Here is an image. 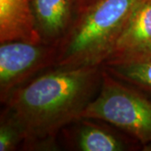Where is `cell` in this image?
<instances>
[{"mask_svg":"<svg viewBox=\"0 0 151 151\" xmlns=\"http://www.w3.org/2000/svg\"><path fill=\"white\" fill-rule=\"evenodd\" d=\"M97 0H76L80 11H83L86 9V8H88L90 5H92V4H94Z\"/></svg>","mask_w":151,"mask_h":151,"instance_id":"obj_11","label":"cell"},{"mask_svg":"<svg viewBox=\"0 0 151 151\" xmlns=\"http://www.w3.org/2000/svg\"><path fill=\"white\" fill-rule=\"evenodd\" d=\"M58 46L44 42L11 40L0 45V100L50 67H55Z\"/></svg>","mask_w":151,"mask_h":151,"instance_id":"obj_4","label":"cell"},{"mask_svg":"<svg viewBox=\"0 0 151 151\" xmlns=\"http://www.w3.org/2000/svg\"><path fill=\"white\" fill-rule=\"evenodd\" d=\"M42 42L35 28L31 0H0V43Z\"/></svg>","mask_w":151,"mask_h":151,"instance_id":"obj_8","label":"cell"},{"mask_svg":"<svg viewBox=\"0 0 151 151\" xmlns=\"http://www.w3.org/2000/svg\"><path fill=\"white\" fill-rule=\"evenodd\" d=\"M151 58V0H141L103 65H125Z\"/></svg>","mask_w":151,"mask_h":151,"instance_id":"obj_6","label":"cell"},{"mask_svg":"<svg viewBox=\"0 0 151 151\" xmlns=\"http://www.w3.org/2000/svg\"><path fill=\"white\" fill-rule=\"evenodd\" d=\"M24 140L25 133L20 123L4 109L0 118V151L15 150Z\"/></svg>","mask_w":151,"mask_h":151,"instance_id":"obj_10","label":"cell"},{"mask_svg":"<svg viewBox=\"0 0 151 151\" xmlns=\"http://www.w3.org/2000/svg\"><path fill=\"white\" fill-rule=\"evenodd\" d=\"M31 9L40 40L57 46L81 13L76 0H31Z\"/></svg>","mask_w":151,"mask_h":151,"instance_id":"obj_7","label":"cell"},{"mask_svg":"<svg viewBox=\"0 0 151 151\" xmlns=\"http://www.w3.org/2000/svg\"><path fill=\"white\" fill-rule=\"evenodd\" d=\"M103 65L54 67L12 92L6 110L25 133L24 150H60L57 136L80 119L96 97L102 82Z\"/></svg>","mask_w":151,"mask_h":151,"instance_id":"obj_1","label":"cell"},{"mask_svg":"<svg viewBox=\"0 0 151 151\" xmlns=\"http://www.w3.org/2000/svg\"><path fill=\"white\" fill-rule=\"evenodd\" d=\"M103 66L114 77L151 99V58L132 64Z\"/></svg>","mask_w":151,"mask_h":151,"instance_id":"obj_9","label":"cell"},{"mask_svg":"<svg viewBox=\"0 0 151 151\" xmlns=\"http://www.w3.org/2000/svg\"><path fill=\"white\" fill-rule=\"evenodd\" d=\"M81 117L111 124L142 146L151 145V99L114 77L103 66L98 93Z\"/></svg>","mask_w":151,"mask_h":151,"instance_id":"obj_3","label":"cell"},{"mask_svg":"<svg viewBox=\"0 0 151 151\" xmlns=\"http://www.w3.org/2000/svg\"><path fill=\"white\" fill-rule=\"evenodd\" d=\"M67 145L79 151H129L141 145L138 141L113 125L97 119L81 117L67 125Z\"/></svg>","mask_w":151,"mask_h":151,"instance_id":"obj_5","label":"cell"},{"mask_svg":"<svg viewBox=\"0 0 151 151\" xmlns=\"http://www.w3.org/2000/svg\"><path fill=\"white\" fill-rule=\"evenodd\" d=\"M141 0H97L58 45L55 67L103 65Z\"/></svg>","mask_w":151,"mask_h":151,"instance_id":"obj_2","label":"cell"}]
</instances>
